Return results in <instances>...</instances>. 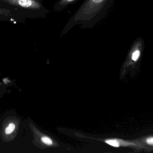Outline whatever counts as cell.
Returning <instances> with one entry per match:
<instances>
[{"label": "cell", "mask_w": 153, "mask_h": 153, "mask_svg": "<svg viewBox=\"0 0 153 153\" xmlns=\"http://www.w3.org/2000/svg\"><path fill=\"white\" fill-rule=\"evenodd\" d=\"M41 141L43 143L48 145H51L53 144V141L50 138L46 137H44L41 138Z\"/></svg>", "instance_id": "obj_6"}, {"label": "cell", "mask_w": 153, "mask_h": 153, "mask_svg": "<svg viewBox=\"0 0 153 153\" xmlns=\"http://www.w3.org/2000/svg\"><path fill=\"white\" fill-rule=\"evenodd\" d=\"M140 51L138 50L135 51L132 55V58L134 61H136L139 58L140 56Z\"/></svg>", "instance_id": "obj_7"}, {"label": "cell", "mask_w": 153, "mask_h": 153, "mask_svg": "<svg viewBox=\"0 0 153 153\" xmlns=\"http://www.w3.org/2000/svg\"><path fill=\"white\" fill-rule=\"evenodd\" d=\"M113 0H85L63 28L62 37L75 26L91 29L107 15Z\"/></svg>", "instance_id": "obj_1"}, {"label": "cell", "mask_w": 153, "mask_h": 153, "mask_svg": "<svg viewBox=\"0 0 153 153\" xmlns=\"http://www.w3.org/2000/svg\"><path fill=\"white\" fill-rule=\"evenodd\" d=\"M146 143L148 144V145L153 146V137L146 138Z\"/></svg>", "instance_id": "obj_8"}, {"label": "cell", "mask_w": 153, "mask_h": 153, "mask_svg": "<svg viewBox=\"0 0 153 153\" xmlns=\"http://www.w3.org/2000/svg\"><path fill=\"white\" fill-rule=\"evenodd\" d=\"M106 143L108 144L114 146V147H119L120 146V143L118 140L116 139H110V140H106Z\"/></svg>", "instance_id": "obj_4"}, {"label": "cell", "mask_w": 153, "mask_h": 153, "mask_svg": "<svg viewBox=\"0 0 153 153\" xmlns=\"http://www.w3.org/2000/svg\"><path fill=\"white\" fill-rule=\"evenodd\" d=\"M9 4L32 11L38 16L45 17L50 12L40 0H4Z\"/></svg>", "instance_id": "obj_2"}, {"label": "cell", "mask_w": 153, "mask_h": 153, "mask_svg": "<svg viewBox=\"0 0 153 153\" xmlns=\"http://www.w3.org/2000/svg\"><path fill=\"white\" fill-rule=\"evenodd\" d=\"M79 0H58L53 5V10L55 12H60L64 10L68 6L78 1Z\"/></svg>", "instance_id": "obj_3"}, {"label": "cell", "mask_w": 153, "mask_h": 153, "mask_svg": "<svg viewBox=\"0 0 153 153\" xmlns=\"http://www.w3.org/2000/svg\"><path fill=\"white\" fill-rule=\"evenodd\" d=\"M15 128V126L14 124H13V123L10 124L9 126L6 128V129H5V134L7 135L10 134H11L14 131Z\"/></svg>", "instance_id": "obj_5"}]
</instances>
